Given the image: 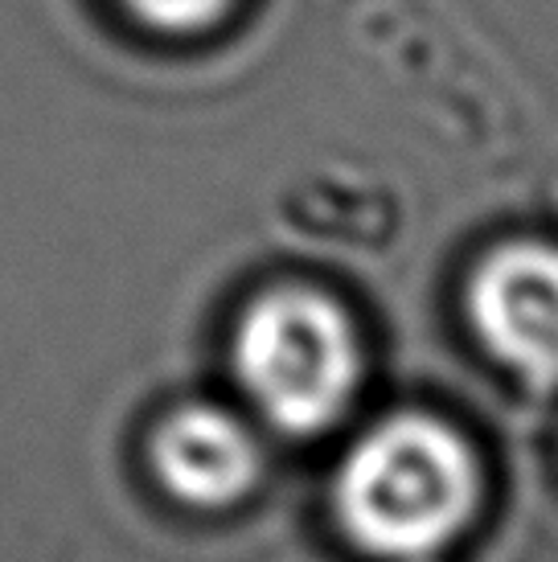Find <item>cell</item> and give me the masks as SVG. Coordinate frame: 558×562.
I'll return each instance as SVG.
<instances>
[{"label": "cell", "instance_id": "7a4b0ae2", "mask_svg": "<svg viewBox=\"0 0 558 562\" xmlns=\"http://www.w3.org/2000/svg\"><path fill=\"white\" fill-rule=\"evenodd\" d=\"M234 370L250 403L288 436H312L345 415L361 382V341L337 300L276 288L234 333Z\"/></svg>", "mask_w": 558, "mask_h": 562}, {"label": "cell", "instance_id": "277c9868", "mask_svg": "<svg viewBox=\"0 0 558 562\" xmlns=\"http://www.w3.org/2000/svg\"><path fill=\"white\" fill-rule=\"evenodd\" d=\"M153 464L172 497L198 509H222L243 501L264 469L247 423L210 403L177 406L156 427Z\"/></svg>", "mask_w": 558, "mask_h": 562}, {"label": "cell", "instance_id": "3957f363", "mask_svg": "<svg viewBox=\"0 0 558 562\" xmlns=\"http://www.w3.org/2000/svg\"><path fill=\"white\" fill-rule=\"evenodd\" d=\"M468 316L501 366L529 386H558V247L505 243L468 280Z\"/></svg>", "mask_w": 558, "mask_h": 562}, {"label": "cell", "instance_id": "6da1fadb", "mask_svg": "<svg viewBox=\"0 0 558 562\" xmlns=\"http://www.w3.org/2000/svg\"><path fill=\"white\" fill-rule=\"evenodd\" d=\"M481 501L465 436L432 415H390L357 439L337 472V517L361 550L423 559L448 547Z\"/></svg>", "mask_w": 558, "mask_h": 562}, {"label": "cell", "instance_id": "5b68a950", "mask_svg": "<svg viewBox=\"0 0 558 562\" xmlns=\"http://www.w3.org/2000/svg\"><path fill=\"white\" fill-rule=\"evenodd\" d=\"M124 4L160 33H202L231 13L234 0H124Z\"/></svg>", "mask_w": 558, "mask_h": 562}]
</instances>
